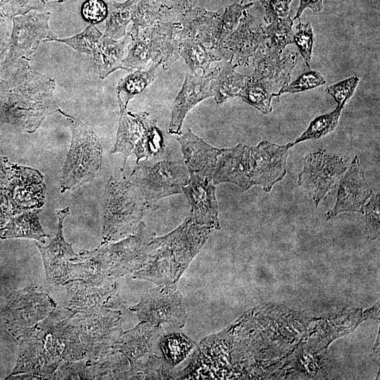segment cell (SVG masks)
<instances>
[{
	"label": "cell",
	"instance_id": "6",
	"mask_svg": "<svg viewBox=\"0 0 380 380\" xmlns=\"http://www.w3.org/2000/svg\"><path fill=\"white\" fill-rule=\"evenodd\" d=\"M155 236L142 221L128 236L101 245L89 253L107 278L118 277L134 273L143 267L148 245Z\"/></svg>",
	"mask_w": 380,
	"mask_h": 380
},
{
	"label": "cell",
	"instance_id": "40",
	"mask_svg": "<svg viewBox=\"0 0 380 380\" xmlns=\"http://www.w3.org/2000/svg\"><path fill=\"white\" fill-rule=\"evenodd\" d=\"M293 0H266L264 5L266 21L271 23L289 15V5Z\"/></svg>",
	"mask_w": 380,
	"mask_h": 380
},
{
	"label": "cell",
	"instance_id": "29",
	"mask_svg": "<svg viewBox=\"0 0 380 380\" xmlns=\"http://www.w3.org/2000/svg\"><path fill=\"white\" fill-rule=\"evenodd\" d=\"M272 94L260 81L251 75H248L239 96L262 113L268 114L272 110Z\"/></svg>",
	"mask_w": 380,
	"mask_h": 380
},
{
	"label": "cell",
	"instance_id": "8",
	"mask_svg": "<svg viewBox=\"0 0 380 380\" xmlns=\"http://www.w3.org/2000/svg\"><path fill=\"white\" fill-rule=\"evenodd\" d=\"M51 13L30 11L12 17L8 51L2 68L20 61L30 62L40 42L57 38L49 27Z\"/></svg>",
	"mask_w": 380,
	"mask_h": 380
},
{
	"label": "cell",
	"instance_id": "15",
	"mask_svg": "<svg viewBox=\"0 0 380 380\" xmlns=\"http://www.w3.org/2000/svg\"><path fill=\"white\" fill-rule=\"evenodd\" d=\"M152 121L146 111L133 113L120 108L116 141L111 153H122L124 165L132 154L137 157V163L144 158Z\"/></svg>",
	"mask_w": 380,
	"mask_h": 380
},
{
	"label": "cell",
	"instance_id": "20",
	"mask_svg": "<svg viewBox=\"0 0 380 380\" xmlns=\"http://www.w3.org/2000/svg\"><path fill=\"white\" fill-rule=\"evenodd\" d=\"M144 30L148 40L153 63L168 69L180 57L176 23L160 22Z\"/></svg>",
	"mask_w": 380,
	"mask_h": 380
},
{
	"label": "cell",
	"instance_id": "13",
	"mask_svg": "<svg viewBox=\"0 0 380 380\" xmlns=\"http://www.w3.org/2000/svg\"><path fill=\"white\" fill-rule=\"evenodd\" d=\"M7 196L13 215L41 208L45 199L43 175L34 168L13 165Z\"/></svg>",
	"mask_w": 380,
	"mask_h": 380
},
{
	"label": "cell",
	"instance_id": "10",
	"mask_svg": "<svg viewBox=\"0 0 380 380\" xmlns=\"http://www.w3.org/2000/svg\"><path fill=\"white\" fill-rule=\"evenodd\" d=\"M349 166L348 160L324 149L308 154L298 184L312 197L315 207L335 188Z\"/></svg>",
	"mask_w": 380,
	"mask_h": 380
},
{
	"label": "cell",
	"instance_id": "22",
	"mask_svg": "<svg viewBox=\"0 0 380 380\" xmlns=\"http://www.w3.org/2000/svg\"><path fill=\"white\" fill-rule=\"evenodd\" d=\"M179 53L191 72L196 75L207 74L213 62L228 61L227 53L222 47L208 46L190 38L179 39Z\"/></svg>",
	"mask_w": 380,
	"mask_h": 380
},
{
	"label": "cell",
	"instance_id": "37",
	"mask_svg": "<svg viewBox=\"0 0 380 380\" xmlns=\"http://www.w3.org/2000/svg\"><path fill=\"white\" fill-rule=\"evenodd\" d=\"M379 194L373 193L363 208L367 236L372 240L379 236Z\"/></svg>",
	"mask_w": 380,
	"mask_h": 380
},
{
	"label": "cell",
	"instance_id": "39",
	"mask_svg": "<svg viewBox=\"0 0 380 380\" xmlns=\"http://www.w3.org/2000/svg\"><path fill=\"white\" fill-rule=\"evenodd\" d=\"M108 14V5L103 0H86L81 6V15L89 24L104 20Z\"/></svg>",
	"mask_w": 380,
	"mask_h": 380
},
{
	"label": "cell",
	"instance_id": "43",
	"mask_svg": "<svg viewBox=\"0 0 380 380\" xmlns=\"http://www.w3.org/2000/svg\"><path fill=\"white\" fill-rule=\"evenodd\" d=\"M244 1L246 0H241V4H242ZM248 1H253V0H248ZM258 1H259L263 6L265 5V1H266V0H258Z\"/></svg>",
	"mask_w": 380,
	"mask_h": 380
},
{
	"label": "cell",
	"instance_id": "30",
	"mask_svg": "<svg viewBox=\"0 0 380 380\" xmlns=\"http://www.w3.org/2000/svg\"><path fill=\"white\" fill-rule=\"evenodd\" d=\"M253 4V3L246 4L234 3L227 6L222 15H219L215 34L214 48L222 46L226 38L238 25L243 12Z\"/></svg>",
	"mask_w": 380,
	"mask_h": 380
},
{
	"label": "cell",
	"instance_id": "1",
	"mask_svg": "<svg viewBox=\"0 0 380 380\" xmlns=\"http://www.w3.org/2000/svg\"><path fill=\"white\" fill-rule=\"evenodd\" d=\"M56 82L20 61L2 68L0 78V122L33 133L48 115L58 109Z\"/></svg>",
	"mask_w": 380,
	"mask_h": 380
},
{
	"label": "cell",
	"instance_id": "2",
	"mask_svg": "<svg viewBox=\"0 0 380 380\" xmlns=\"http://www.w3.org/2000/svg\"><path fill=\"white\" fill-rule=\"evenodd\" d=\"M293 142L279 145L262 141L257 146L239 144L222 148L213 173L214 184L233 183L243 190L260 185L265 192L286 173V159Z\"/></svg>",
	"mask_w": 380,
	"mask_h": 380
},
{
	"label": "cell",
	"instance_id": "44",
	"mask_svg": "<svg viewBox=\"0 0 380 380\" xmlns=\"http://www.w3.org/2000/svg\"><path fill=\"white\" fill-rule=\"evenodd\" d=\"M49 1V0H42V2H43L44 4H46V3H47Z\"/></svg>",
	"mask_w": 380,
	"mask_h": 380
},
{
	"label": "cell",
	"instance_id": "3",
	"mask_svg": "<svg viewBox=\"0 0 380 380\" xmlns=\"http://www.w3.org/2000/svg\"><path fill=\"white\" fill-rule=\"evenodd\" d=\"M213 230L190 216L170 233L155 236L148 245L143 267L133 273L134 277L176 289L180 277Z\"/></svg>",
	"mask_w": 380,
	"mask_h": 380
},
{
	"label": "cell",
	"instance_id": "26",
	"mask_svg": "<svg viewBox=\"0 0 380 380\" xmlns=\"http://www.w3.org/2000/svg\"><path fill=\"white\" fill-rule=\"evenodd\" d=\"M158 67L153 63L148 69L137 70L119 80L116 93L120 108H127L129 101L154 80Z\"/></svg>",
	"mask_w": 380,
	"mask_h": 380
},
{
	"label": "cell",
	"instance_id": "35",
	"mask_svg": "<svg viewBox=\"0 0 380 380\" xmlns=\"http://www.w3.org/2000/svg\"><path fill=\"white\" fill-rule=\"evenodd\" d=\"M326 84L323 76L316 70H309L301 74L292 82H289L277 93H272V96L279 97L281 94H295L312 89Z\"/></svg>",
	"mask_w": 380,
	"mask_h": 380
},
{
	"label": "cell",
	"instance_id": "32",
	"mask_svg": "<svg viewBox=\"0 0 380 380\" xmlns=\"http://www.w3.org/2000/svg\"><path fill=\"white\" fill-rule=\"evenodd\" d=\"M342 109L337 106L333 111L315 118L293 144L308 139H318L333 132L338 123Z\"/></svg>",
	"mask_w": 380,
	"mask_h": 380
},
{
	"label": "cell",
	"instance_id": "34",
	"mask_svg": "<svg viewBox=\"0 0 380 380\" xmlns=\"http://www.w3.org/2000/svg\"><path fill=\"white\" fill-rule=\"evenodd\" d=\"M103 34L93 24H89L80 33L68 38H55L51 42L65 44L81 53L91 54L96 41Z\"/></svg>",
	"mask_w": 380,
	"mask_h": 380
},
{
	"label": "cell",
	"instance_id": "18",
	"mask_svg": "<svg viewBox=\"0 0 380 380\" xmlns=\"http://www.w3.org/2000/svg\"><path fill=\"white\" fill-rule=\"evenodd\" d=\"M373 194L366 181L357 156H355L347 170L338 181L336 203L326 213L329 220L339 213L357 212L363 213V208Z\"/></svg>",
	"mask_w": 380,
	"mask_h": 380
},
{
	"label": "cell",
	"instance_id": "16",
	"mask_svg": "<svg viewBox=\"0 0 380 380\" xmlns=\"http://www.w3.org/2000/svg\"><path fill=\"white\" fill-rule=\"evenodd\" d=\"M219 70L217 66L203 75H186L181 90L172 103L170 134H179L189 111L203 100L214 96L212 82Z\"/></svg>",
	"mask_w": 380,
	"mask_h": 380
},
{
	"label": "cell",
	"instance_id": "12",
	"mask_svg": "<svg viewBox=\"0 0 380 380\" xmlns=\"http://www.w3.org/2000/svg\"><path fill=\"white\" fill-rule=\"evenodd\" d=\"M298 56L297 52L289 50L279 53L266 42L258 47L252 56L254 68L252 75L270 91L277 92L290 82Z\"/></svg>",
	"mask_w": 380,
	"mask_h": 380
},
{
	"label": "cell",
	"instance_id": "36",
	"mask_svg": "<svg viewBox=\"0 0 380 380\" xmlns=\"http://www.w3.org/2000/svg\"><path fill=\"white\" fill-rule=\"evenodd\" d=\"M293 43L297 46L298 53L303 57L307 66L310 67L314 43L313 31L310 23L303 24L299 22L297 24L295 32H293Z\"/></svg>",
	"mask_w": 380,
	"mask_h": 380
},
{
	"label": "cell",
	"instance_id": "24",
	"mask_svg": "<svg viewBox=\"0 0 380 380\" xmlns=\"http://www.w3.org/2000/svg\"><path fill=\"white\" fill-rule=\"evenodd\" d=\"M235 68L232 63L224 61L222 68L220 67L217 75L213 80V98L217 104L239 96L248 75L236 72Z\"/></svg>",
	"mask_w": 380,
	"mask_h": 380
},
{
	"label": "cell",
	"instance_id": "17",
	"mask_svg": "<svg viewBox=\"0 0 380 380\" xmlns=\"http://www.w3.org/2000/svg\"><path fill=\"white\" fill-rule=\"evenodd\" d=\"M266 41L262 23L245 11L238 25L221 47L226 51L228 61L236 68L248 65L250 58Z\"/></svg>",
	"mask_w": 380,
	"mask_h": 380
},
{
	"label": "cell",
	"instance_id": "23",
	"mask_svg": "<svg viewBox=\"0 0 380 380\" xmlns=\"http://www.w3.org/2000/svg\"><path fill=\"white\" fill-rule=\"evenodd\" d=\"M129 35L115 40L103 34L92 48L91 54L101 79L118 69L124 70L122 60Z\"/></svg>",
	"mask_w": 380,
	"mask_h": 380
},
{
	"label": "cell",
	"instance_id": "33",
	"mask_svg": "<svg viewBox=\"0 0 380 380\" xmlns=\"http://www.w3.org/2000/svg\"><path fill=\"white\" fill-rule=\"evenodd\" d=\"M160 12L152 0H135L131 30L151 27L160 23Z\"/></svg>",
	"mask_w": 380,
	"mask_h": 380
},
{
	"label": "cell",
	"instance_id": "14",
	"mask_svg": "<svg viewBox=\"0 0 380 380\" xmlns=\"http://www.w3.org/2000/svg\"><path fill=\"white\" fill-rule=\"evenodd\" d=\"M187 184L182 187L191 207V217L198 224L215 229L220 228L218 204L215 196L213 175L203 172H189Z\"/></svg>",
	"mask_w": 380,
	"mask_h": 380
},
{
	"label": "cell",
	"instance_id": "5",
	"mask_svg": "<svg viewBox=\"0 0 380 380\" xmlns=\"http://www.w3.org/2000/svg\"><path fill=\"white\" fill-rule=\"evenodd\" d=\"M67 120L72 139L59 176L61 192L73 191L91 182L100 172L103 150L94 131L78 118L61 108L57 110Z\"/></svg>",
	"mask_w": 380,
	"mask_h": 380
},
{
	"label": "cell",
	"instance_id": "28",
	"mask_svg": "<svg viewBox=\"0 0 380 380\" xmlns=\"http://www.w3.org/2000/svg\"><path fill=\"white\" fill-rule=\"evenodd\" d=\"M131 41L128 45L127 53L122 60L124 70L144 69L151 58L149 44L144 29L131 30L127 34Z\"/></svg>",
	"mask_w": 380,
	"mask_h": 380
},
{
	"label": "cell",
	"instance_id": "38",
	"mask_svg": "<svg viewBox=\"0 0 380 380\" xmlns=\"http://www.w3.org/2000/svg\"><path fill=\"white\" fill-rule=\"evenodd\" d=\"M359 81L357 76H351L329 86L326 91L333 97L337 106L343 108L347 101L353 95Z\"/></svg>",
	"mask_w": 380,
	"mask_h": 380
},
{
	"label": "cell",
	"instance_id": "41",
	"mask_svg": "<svg viewBox=\"0 0 380 380\" xmlns=\"http://www.w3.org/2000/svg\"><path fill=\"white\" fill-rule=\"evenodd\" d=\"M11 27L8 20L0 15V78L3 64L9 49Z\"/></svg>",
	"mask_w": 380,
	"mask_h": 380
},
{
	"label": "cell",
	"instance_id": "21",
	"mask_svg": "<svg viewBox=\"0 0 380 380\" xmlns=\"http://www.w3.org/2000/svg\"><path fill=\"white\" fill-rule=\"evenodd\" d=\"M219 14L195 8L185 11L176 23L179 39L190 38L214 47L215 34Z\"/></svg>",
	"mask_w": 380,
	"mask_h": 380
},
{
	"label": "cell",
	"instance_id": "9",
	"mask_svg": "<svg viewBox=\"0 0 380 380\" xmlns=\"http://www.w3.org/2000/svg\"><path fill=\"white\" fill-rule=\"evenodd\" d=\"M140 322L160 328L164 333L179 332L187 316L176 289L157 286L130 308Z\"/></svg>",
	"mask_w": 380,
	"mask_h": 380
},
{
	"label": "cell",
	"instance_id": "27",
	"mask_svg": "<svg viewBox=\"0 0 380 380\" xmlns=\"http://www.w3.org/2000/svg\"><path fill=\"white\" fill-rule=\"evenodd\" d=\"M134 1L127 0L122 3L110 1L107 4L105 35L115 40L126 35L127 26L132 18Z\"/></svg>",
	"mask_w": 380,
	"mask_h": 380
},
{
	"label": "cell",
	"instance_id": "25",
	"mask_svg": "<svg viewBox=\"0 0 380 380\" xmlns=\"http://www.w3.org/2000/svg\"><path fill=\"white\" fill-rule=\"evenodd\" d=\"M38 210H32L11 217L2 228L1 239L24 237L44 242L47 235L44 232L37 216Z\"/></svg>",
	"mask_w": 380,
	"mask_h": 380
},
{
	"label": "cell",
	"instance_id": "7",
	"mask_svg": "<svg viewBox=\"0 0 380 380\" xmlns=\"http://www.w3.org/2000/svg\"><path fill=\"white\" fill-rule=\"evenodd\" d=\"M189 179V170L184 161L155 159L140 160L129 177L146 198L155 202L183 193L182 187Z\"/></svg>",
	"mask_w": 380,
	"mask_h": 380
},
{
	"label": "cell",
	"instance_id": "42",
	"mask_svg": "<svg viewBox=\"0 0 380 380\" xmlns=\"http://www.w3.org/2000/svg\"><path fill=\"white\" fill-rule=\"evenodd\" d=\"M300 5L293 20L299 19L303 11L309 8L314 12H319L323 8V0H299Z\"/></svg>",
	"mask_w": 380,
	"mask_h": 380
},
{
	"label": "cell",
	"instance_id": "4",
	"mask_svg": "<svg viewBox=\"0 0 380 380\" xmlns=\"http://www.w3.org/2000/svg\"><path fill=\"white\" fill-rule=\"evenodd\" d=\"M158 208L129 179H118L111 176L106 186L101 245L132 234L141 220Z\"/></svg>",
	"mask_w": 380,
	"mask_h": 380
},
{
	"label": "cell",
	"instance_id": "11",
	"mask_svg": "<svg viewBox=\"0 0 380 380\" xmlns=\"http://www.w3.org/2000/svg\"><path fill=\"white\" fill-rule=\"evenodd\" d=\"M69 214L68 207L58 210V229L55 237L46 246L36 243L42 256L47 280L53 284L70 283L75 278L79 255L74 252L72 245L65 241L63 234V222Z\"/></svg>",
	"mask_w": 380,
	"mask_h": 380
},
{
	"label": "cell",
	"instance_id": "31",
	"mask_svg": "<svg viewBox=\"0 0 380 380\" xmlns=\"http://www.w3.org/2000/svg\"><path fill=\"white\" fill-rule=\"evenodd\" d=\"M293 20L288 15L270 23L269 25H263L267 44L274 50L282 53L287 45L293 44Z\"/></svg>",
	"mask_w": 380,
	"mask_h": 380
},
{
	"label": "cell",
	"instance_id": "19",
	"mask_svg": "<svg viewBox=\"0 0 380 380\" xmlns=\"http://www.w3.org/2000/svg\"><path fill=\"white\" fill-rule=\"evenodd\" d=\"M176 139L180 145L184 163L189 172H203L213 175L222 148L207 144L189 128L184 133L178 134Z\"/></svg>",
	"mask_w": 380,
	"mask_h": 380
}]
</instances>
